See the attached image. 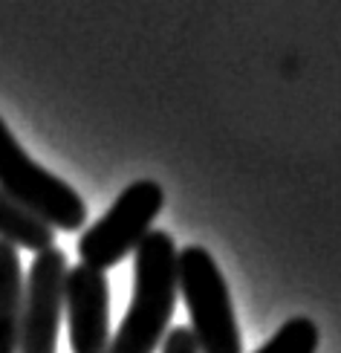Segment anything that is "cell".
<instances>
[{
	"label": "cell",
	"mask_w": 341,
	"mask_h": 353,
	"mask_svg": "<svg viewBox=\"0 0 341 353\" xmlns=\"http://www.w3.org/2000/svg\"><path fill=\"white\" fill-rule=\"evenodd\" d=\"M0 191L50 229L79 232L87 223V205L79 191L29 157L0 119Z\"/></svg>",
	"instance_id": "obj_3"
},
{
	"label": "cell",
	"mask_w": 341,
	"mask_h": 353,
	"mask_svg": "<svg viewBox=\"0 0 341 353\" xmlns=\"http://www.w3.org/2000/svg\"><path fill=\"white\" fill-rule=\"evenodd\" d=\"M23 272L18 249L0 241V353H18L21 345Z\"/></svg>",
	"instance_id": "obj_7"
},
{
	"label": "cell",
	"mask_w": 341,
	"mask_h": 353,
	"mask_svg": "<svg viewBox=\"0 0 341 353\" xmlns=\"http://www.w3.org/2000/svg\"><path fill=\"white\" fill-rule=\"evenodd\" d=\"M67 270L70 267L64 249L50 246L35 255L23 281L18 353H55L58 327H61V316H64Z\"/></svg>",
	"instance_id": "obj_5"
},
{
	"label": "cell",
	"mask_w": 341,
	"mask_h": 353,
	"mask_svg": "<svg viewBox=\"0 0 341 353\" xmlns=\"http://www.w3.org/2000/svg\"><path fill=\"white\" fill-rule=\"evenodd\" d=\"M165 205V191L154 180L130 183L116 203L79 238V258L84 267L105 272L125 261L151 232Z\"/></svg>",
	"instance_id": "obj_4"
},
{
	"label": "cell",
	"mask_w": 341,
	"mask_h": 353,
	"mask_svg": "<svg viewBox=\"0 0 341 353\" xmlns=\"http://www.w3.org/2000/svg\"><path fill=\"white\" fill-rule=\"evenodd\" d=\"M0 241L14 249H32L38 255L55 246V229H50L43 220L29 214L23 205L0 191Z\"/></svg>",
	"instance_id": "obj_8"
},
{
	"label": "cell",
	"mask_w": 341,
	"mask_h": 353,
	"mask_svg": "<svg viewBox=\"0 0 341 353\" xmlns=\"http://www.w3.org/2000/svg\"><path fill=\"white\" fill-rule=\"evenodd\" d=\"M64 313L72 353H107L110 345V284L93 267H70L64 278Z\"/></svg>",
	"instance_id": "obj_6"
},
{
	"label": "cell",
	"mask_w": 341,
	"mask_h": 353,
	"mask_svg": "<svg viewBox=\"0 0 341 353\" xmlns=\"http://www.w3.org/2000/svg\"><path fill=\"white\" fill-rule=\"evenodd\" d=\"M176 243L168 232L151 229L133 258V299L107 353H156L176 307Z\"/></svg>",
	"instance_id": "obj_1"
},
{
	"label": "cell",
	"mask_w": 341,
	"mask_h": 353,
	"mask_svg": "<svg viewBox=\"0 0 341 353\" xmlns=\"http://www.w3.org/2000/svg\"><path fill=\"white\" fill-rule=\"evenodd\" d=\"M176 290L188 307V330L200 353H243L229 284L205 246H185L176 252Z\"/></svg>",
	"instance_id": "obj_2"
},
{
	"label": "cell",
	"mask_w": 341,
	"mask_h": 353,
	"mask_svg": "<svg viewBox=\"0 0 341 353\" xmlns=\"http://www.w3.org/2000/svg\"><path fill=\"white\" fill-rule=\"evenodd\" d=\"M318 350V327L313 319L295 316L284 321L275 336L266 345H260L255 353H316Z\"/></svg>",
	"instance_id": "obj_9"
},
{
	"label": "cell",
	"mask_w": 341,
	"mask_h": 353,
	"mask_svg": "<svg viewBox=\"0 0 341 353\" xmlns=\"http://www.w3.org/2000/svg\"><path fill=\"white\" fill-rule=\"evenodd\" d=\"M162 353H200V350L188 327H171V333H165V339H162Z\"/></svg>",
	"instance_id": "obj_10"
}]
</instances>
